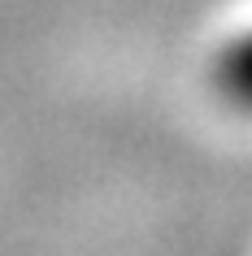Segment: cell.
<instances>
[{"label":"cell","instance_id":"obj_1","mask_svg":"<svg viewBox=\"0 0 252 256\" xmlns=\"http://www.w3.org/2000/svg\"><path fill=\"white\" fill-rule=\"evenodd\" d=\"M217 74H222V87L230 92V100H239V104L252 108V35L248 40H235L226 48Z\"/></svg>","mask_w":252,"mask_h":256}]
</instances>
